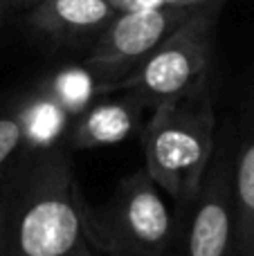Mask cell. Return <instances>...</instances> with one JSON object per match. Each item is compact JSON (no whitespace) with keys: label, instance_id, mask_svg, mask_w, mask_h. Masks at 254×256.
Listing matches in <instances>:
<instances>
[{"label":"cell","instance_id":"6da1fadb","mask_svg":"<svg viewBox=\"0 0 254 256\" xmlns=\"http://www.w3.org/2000/svg\"><path fill=\"white\" fill-rule=\"evenodd\" d=\"M84 204L70 150L54 146L36 153L9 184L7 256H94Z\"/></svg>","mask_w":254,"mask_h":256},{"label":"cell","instance_id":"7a4b0ae2","mask_svg":"<svg viewBox=\"0 0 254 256\" xmlns=\"http://www.w3.org/2000/svg\"><path fill=\"white\" fill-rule=\"evenodd\" d=\"M216 130L214 76H210L182 97L153 106L138 132L144 171L182 212L192 207L210 166Z\"/></svg>","mask_w":254,"mask_h":256},{"label":"cell","instance_id":"3957f363","mask_svg":"<svg viewBox=\"0 0 254 256\" xmlns=\"http://www.w3.org/2000/svg\"><path fill=\"white\" fill-rule=\"evenodd\" d=\"M84 230L104 256H169L176 238L169 204L144 166L122 178L104 204H84Z\"/></svg>","mask_w":254,"mask_h":256},{"label":"cell","instance_id":"277c9868","mask_svg":"<svg viewBox=\"0 0 254 256\" xmlns=\"http://www.w3.org/2000/svg\"><path fill=\"white\" fill-rule=\"evenodd\" d=\"M216 20L218 0L194 7L146 58L117 81L115 92H138L146 99L148 108H153L162 102L182 97L214 76L212 63L216 54Z\"/></svg>","mask_w":254,"mask_h":256},{"label":"cell","instance_id":"5b68a950","mask_svg":"<svg viewBox=\"0 0 254 256\" xmlns=\"http://www.w3.org/2000/svg\"><path fill=\"white\" fill-rule=\"evenodd\" d=\"M192 9L194 7L164 4L156 9L117 14L97 36L84 66L108 81V90L115 92L117 81L124 79L142 58H146L192 14Z\"/></svg>","mask_w":254,"mask_h":256},{"label":"cell","instance_id":"8992f818","mask_svg":"<svg viewBox=\"0 0 254 256\" xmlns=\"http://www.w3.org/2000/svg\"><path fill=\"white\" fill-rule=\"evenodd\" d=\"M234 142H216L198 194L187 209L184 256L236 254V200H234Z\"/></svg>","mask_w":254,"mask_h":256},{"label":"cell","instance_id":"52a82bcc","mask_svg":"<svg viewBox=\"0 0 254 256\" xmlns=\"http://www.w3.org/2000/svg\"><path fill=\"white\" fill-rule=\"evenodd\" d=\"M146 110H151L146 99L130 90L106 102H94L70 122L66 132L68 148L92 150L122 144L140 132Z\"/></svg>","mask_w":254,"mask_h":256},{"label":"cell","instance_id":"ba28073f","mask_svg":"<svg viewBox=\"0 0 254 256\" xmlns=\"http://www.w3.org/2000/svg\"><path fill=\"white\" fill-rule=\"evenodd\" d=\"M115 16L110 0H36L27 22L43 38L74 48L97 40Z\"/></svg>","mask_w":254,"mask_h":256},{"label":"cell","instance_id":"9c48e42d","mask_svg":"<svg viewBox=\"0 0 254 256\" xmlns=\"http://www.w3.org/2000/svg\"><path fill=\"white\" fill-rule=\"evenodd\" d=\"M234 200H236V254L254 256V94L243 108L241 135L234 142Z\"/></svg>","mask_w":254,"mask_h":256},{"label":"cell","instance_id":"30bf717a","mask_svg":"<svg viewBox=\"0 0 254 256\" xmlns=\"http://www.w3.org/2000/svg\"><path fill=\"white\" fill-rule=\"evenodd\" d=\"M43 92H48L72 122L88 106H92L97 97L110 94V90H108V81H104L81 63V66H70L54 72L45 81Z\"/></svg>","mask_w":254,"mask_h":256},{"label":"cell","instance_id":"8fae6325","mask_svg":"<svg viewBox=\"0 0 254 256\" xmlns=\"http://www.w3.org/2000/svg\"><path fill=\"white\" fill-rule=\"evenodd\" d=\"M22 128H25V146L36 153L58 146V140L66 137L70 117L48 92H38L30 102L20 104Z\"/></svg>","mask_w":254,"mask_h":256},{"label":"cell","instance_id":"7c38bea8","mask_svg":"<svg viewBox=\"0 0 254 256\" xmlns=\"http://www.w3.org/2000/svg\"><path fill=\"white\" fill-rule=\"evenodd\" d=\"M25 148V128L20 110L0 112V168H7L12 158Z\"/></svg>","mask_w":254,"mask_h":256},{"label":"cell","instance_id":"4fadbf2b","mask_svg":"<svg viewBox=\"0 0 254 256\" xmlns=\"http://www.w3.org/2000/svg\"><path fill=\"white\" fill-rule=\"evenodd\" d=\"M117 14L124 12H142V9H156L169 4V0H110Z\"/></svg>","mask_w":254,"mask_h":256},{"label":"cell","instance_id":"5bb4252c","mask_svg":"<svg viewBox=\"0 0 254 256\" xmlns=\"http://www.w3.org/2000/svg\"><path fill=\"white\" fill-rule=\"evenodd\" d=\"M7 214H9V186L0 196V256H7Z\"/></svg>","mask_w":254,"mask_h":256},{"label":"cell","instance_id":"9a60e30c","mask_svg":"<svg viewBox=\"0 0 254 256\" xmlns=\"http://www.w3.org/2000/svg\"><path fill=\"white\" fill-rule=\"evenodd\" d=\"M205 2H212V0H169V4H180V7H198Z\"/></svg>","mask_w":254,"mask_h":256},{"label":"cell","instance_id":"2e32d148","mask_svg":"<svg viewBox=\"0 0 254 256\" xmlns=\"http://www.w3.org/2000/svg\"><path fill=\"white\" fill-rule=\"evenodd\" d=\"M14 4H12V0H0V27L4 25V20H7V14H9V9H12Z\"/></svg>","mask_w":254,"mask_h":256},{"label":"cell","instance_id":"e0dca14e","mask_svg":"<svg viewBox=\"0 0 254 256\" xmlns=\"http://www.w3.org/2000/svg\"><path fill=\"white\" fill-rule=\"evenodd\" d=\"M9 182H12V178H9L7 168H0V196H2V194H4V191H7Z\"/></svg>","mask_w":254,"mask_h":256},{"label":"cell","instance_id":"ac0fdd59","mask_svg":"<svg viewBox=\"0 0 254 256\" xmlns=\"http://www.w3.org/2000/svg\"><path fill=\"white\" fill-rule=\"evenodd\" d=\"M36 2V0H12V4H14V7H27V4H30V7H32V4H34Z\"/></svg>","mask_w":254,"mask_h":256}]
</instances>
